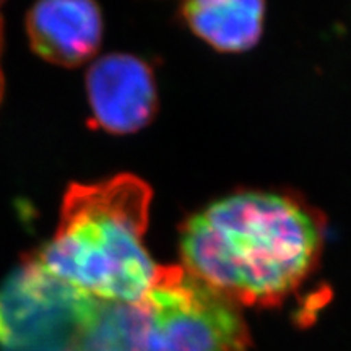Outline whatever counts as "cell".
Returning a JSON list of instances; mask_svg holds the SVG:
<instances>
[{"label":"cell","instance_id":"6da1fadb","mask_svg":"<svg viewBox=\"0 0 351 351\" xmlns=\"http://www.w3.org/2000/svg\"><path fill=\"white\" fill-rule=\"evenodd\" d=\"M322 236L314 213L291 197L241 192L186 223L182 269L234 306H275L313 274Z\"/></svg>","mask_w":351,"mask_h":351},{"label":"cell","instance_id":"7a4b0ae2","mask_svg":"<svg viewBox=\"0 0 351 351\" xmlns=\"http://www.w3.org/2000/svg\"><path fill=\"white\" fill-rule=\"evenodd\" d=\"M153 192L134 174L72 184L54 238L29 258L47 275L106 302L137 301L161 267L145 245Z\"/></svg>","mask_w":351,"mask_h":351},{"label":"cell","instance_id":"3957f363","mask_svg":"<svg viewBox=\"0 0 351 351\" xmlns=\"http://www.w3.org/2000/svg\"><path fill=\"white\" fill-rule=\"evenodd\" d=\"M238 306L182 267H161L156 283L130 302L95 300L73 351H249Z\"/></svg>","mask_w":351,"mask_h":351},{"label":"cell","instance_id":"277c9868","mask_svg":"<svg viewBox=\"0 0 351 351\" xmlns=\"http://www.w3.org/2000/svg\"><path fill=\"white\" fill-rule=\"evenodd\" d=\"M93 302L28 257L0 287V351H73Z\"/></svg>","mask_w":351,"mask_h":351},{"label":"cell","instance_id":"5b68a950","mask_svg":"<svg viewBox=\"0 0 351 351\" xmlns=\"http://www.w3.org/2000/svg\"><path fill=\"white\" fill-rule=\"evenodd\" d=\"M91 124L111 134H134L150 124L158 106L150 67L130 54H108L88 69Z\"/></svg>","mask_w":351,"mask_h":351},{"label":"cell","instance_id":"8992f818","mask_svg":"<svg viewBox=\"0 0 351 351\" xmlns=\"http://www.w3.org/2000/svg\"><path fill=\"white\" fill-rule=\"evenodd\" d=\"M33 51L47 62L77 67L91 59L103 38V16L86 0H51L36 3L26 16Z\"/></svg>","mask_w":351,"mask_h":351},{"label":"cell","instance_id":"52a82bcc","mask_svg":"<svg viewBox=\"0 0 351 351\" xmlns=\"http://www.w3.org/2000/svg\"><path fill=\"white\" fill-rule=\"evenodd\" d=\"M182 15L197 36L221 52H244L262 36L265 5L257 0H199Z\"/></svg>","mask_w":351,"mask_h":351},{"label":"cell","instance_id":"ba28073f","mask_svg":"<svg viewBox=\"0 0 351 351\" xmlns=\"http://www.w3.org/2000/svg\"><path fill=\"white\" fill-rule=\"evenodd\" d=\"M2 16H0V52H2ZM3 95V73H2V67H0V99H2Z\"/></svg>","mask_w":351,"mask_h":351}]
</instances>
